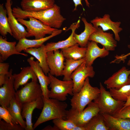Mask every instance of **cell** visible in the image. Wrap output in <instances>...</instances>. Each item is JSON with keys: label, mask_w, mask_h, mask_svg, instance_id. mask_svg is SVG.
Here are the masks:
<instances>
[{"label": "cell", "mask_w": 130, "mask_h": 130, "mask_svg": "<svg viewBox=\"0 0 130 130\" xmlns=\"http://www.w3.org/2000/svg\"><path fill=\"white\" fill-rule=\"evenodd\" d=\"M50 83L49 87L51 88L49 95V98L56 99L64 101L67 99L69 94L73 96V84L72 79L68 80H61L49 73Z\"/></svg>", "instance_id": "cell-5"}, {"label": "cell", "mask_w": 130, "mask_h": 130, "mask_svg": "<svg viewBox=\"0 0 130 130\" xmlns=\"http://www.w3.org/2000/svg\"><path fill=\"white\" fill-rule=\"evenodd\" d=\"M12 4L11 0H6L5 7L7 11V20L12 36L19 41L22 38H26L27 32L23 25L13 15L11 7Z\"/></svg>", "instance_id": "cell-12"}, {"label": "cell", "mask_w": 130, "mask_h": 130, "mask_svg": "<svg viewBox=\"0 0 130 130\" xmlns=\"http://www.w3.org/2000/svg\"><path fill=\"white\" fill-rule=\"evenodd\" d=\"M54 125L59 130H72L76 125L71 120L57 118L53 120Z\"/></svg>", "instance_id": "cell-33"}, {"label": "cell", "mask_w": 130, "mask_h": 130, "mask_svg": "<svg viewBox=\"0 0 130 130\" xmlns=\"http://www.w3.org/2000/svg\"><path fill=\"white\" fill-rule=\"evenodd\" d=\"M27 18L29 19L28 20L17 18L20 23L26 27L27 32L26 38L34 37L36 39H41L46 37L47 34H51L57 29L45 25L33 17H29Z\"/></svg>", "instance_id": "cell-6"}, {"label": "cell", "mask_w": 130, "mask_h": 130, "mask_svg": "<svg viewBox=\"0 0 130 130\" xmlns=\"http://www.w3.org/2000/svg\"><path fill=\"white\" fill-rule=\"evenodd\" d=\"M84 127L86 130H109L103 116L99 113L94 117Z\"/></svg>", "instance_id": "cell-30"}, {"label": "cell", "mask_w": 130, "mask_h": 130, "mask_svg": "<svg viewBox=\"0 0 130 130\" xmlns=\"http://www.w3.org/2000/svg\"><path fill=\"white\" fill-rule=\"evenodd\" d=\"M7 11L4 7L3 4H0V33L4 37L9 33L12 36L13 34L10 28L8 20Z\"/></svg>", "instance_id": "cell-31"}, {"label": "cell", "mask_w": 130, "mask_h": 130, "mask_svg": "<svg viewBox=\"0 0 130 130\" xmlns=\"http://www.w3.org/2000/svg\"><path fill=\"white\" fill-rule=\"evenodd\" d=\"M74 3L75 8L74 11H75L76 10L78 6L80 5L83 6L82 3V0H72ZM86 3V6L88 7H90V4L88 0H84Z\"/></svg>", "instance_id": "cell-38"}, {"label": "cell", "mask_w": 130, "mask_h": 130, "mask_svg": "<svg viewBox=\"0 0 130 130\" xmlns=\"http://www.w3.org/2000/svg\"><path fill=\"white\" fill-rule=\"evenodd\" d=\"M111 130H130V118H117L106 114H101Z\"/></svg>", "instance_id": "cell-24"}, {"label": "cell", "mask_w": 130, "mask_h": 130, "mask_svg": "<svg viewBox=\"0 0 130 130\" xmlns=\"http://www.w3.org/2000/svg\"><path fill=\"white\" fill-rule=\"evenodd\" d=\"M15 98L21 105L24 103L36 100L43 96L42 91L38 81L27 83L16 91Z\"/></svg>", "instance_id": "cell-8"}, {"label": "cell", "mask_w": 130, "mask_h": 130, "mask_svg": "<svg viewBox=\"0 0 130 130\" xmlns=\"http://www.w3.org/2000/svg\"><path fill=\"white\" fill-rule=\"evenodd\" d=\"M94 26L96 28L100 27L105 32L108 30L112 31L115 35V39L119 41L120 38L119 33L123 30L120 27L121 23L120 21L114 22L110 19V15L105 14L102 18L98 16L91 21Z\"/></svg>", "instance_id": "cell-11"}, {"label": "cell", "mask_w": 130, "mask_h": 130, "mask_svg": "<svg viewBox=\"0 0 130 130\" xmlns=\"http://www.w3.org/2000/svg\"><path fill=\"white\" fill-rule=\"evenodd\" d=\"M35 101L23 104L21 114L23 119L25 118L26 125V130H33L32 123V115L34 109H42L44 102L42 97Z\"/></svg>", "instance_id": "cell-17"}, {"label": "cell", "mask_w": 130, "mask_h": 130, "mask_svg": "<svg viewBox=\"0 0 130 130\" xmlns=\"http://www.w3.org/2000/svg\"><path fill=\"white\" fill-rule=\"evenodd\" d=\"M130 70L123 66L105 80L104 84L108 89H119L125 85L130 84Z\"/></svg>", "instance_id": "cell-13"}, {"label": "cell", "mask_w": 130, "mask_h": 130, "mask_svg": "<svg viewBox=\"0 0 130 130\" xmlns=\"http://www.w3.org/2000/svg\"><path fill=\"white\" fill-rule=\"evenodd\" d=\"M96 31L90 36L89 41H93L100 43L107 50L114 51L117 46V41L110 32L103 31L100 27L96 28Z\"/></svg>", "instance_id": "cell-15"}, {"label": "cell", "mask_w": 130, "mask_h": 130, "mask_svg": "<svg viewBox=\"0 0 130 130\" xmlns=\"http://www.w3.org/2000/svg\"><path fill=\"white\" fill-rule=\"evenodd\" d=\"M100 93V89L91 86L89 77H87L80 91L74 93L70 99L71 108L81 112L87 105L98 97Z\"/></svg>", "instance_id": "cell-3"}, {"label": "cell", "mask_w": 130, "mask_h": 130, "mask_svg": "<svg viewBox=\"0 0 130 130\" xmlns=\"http://www.w3.org/2000/svg\"><path fill=\"white\" fill-rule=\"evenodd\" d=\"M129 105H130V96L128 98L127 100L125 102V103L122 108H124L126 106Z\"/></svg>", "instance_id": "cell-42"}, {"label": "cell", "mask_w": 130, "mask_h": 130, "mask_svg": "<svg viewBox=\"0 0 130 130\" xmlns=\"http://www.w3.org/2000/svg\"><path fill=\"white\" fill-rule=\"evenodd\" d=\"M11 69L6 76L5 83L0 88V104L6 108L11 100L15 97L16 91L14 87V80Z\"/></svg>", "instance_id": "cell-10"}, {"label": "cell", "mask_w": 130, "mask_h": 130, "mask_svg": "<svg viewBox=\"0 0 130 130\" xmlns=\"http://www.w3.org/2000/svg\"><path fill=\"white\" fill-rule=\"evenodd\" d=\"M25 129L19 124H13L0 120V130H23Z\"/></svg>", "instance_id": "cell-36"}, {"label": "cell", "mask_w": 130, "mask_h": 130, "mask_svg": "<svg viewBox=\"0 0 130 130\" xmlns=\"http://www.w3.org/2000/svg\"><path fill=\"white\" fill-rule=\"evenodd\" d=\"M99 112L97 104L92 101L81 112H78L72 108L67 110L66 119L71 120L76 126L84 127Z\"/></svg>", "instance_id": "cell-7"}, {"label": "cell", "mask_w": 130, "mask_h": 130, "mask_svg": "<svg viewBox=\"0 0 130 130\" xmlns=\"http://www.w3.org/2000/svg\"><path fill=\"white\" fill-rule=\"evenodd\" d=\"M130 78V75L129 76ZM109 91L112 97L115 99L126 102L130 96V84L125 85L120 89H109Z\"/></svg>", "instance_id": "cell-32"}, {"label": "cell", "mask_w": 130, "mask_h": 130, "mask_svg": "<svg viewBox=\"0 0 130 130\" xmlns=\"http://www.w3.org/2000/svg\"><path fill=\"white\" fill-rule=\"evenodd\" d=\"M17 44L15 41H8L6 37L0 36V62L6 60L10 56L14 54L28 56L27 54L19 52L17 50L16 47Z\"/></svg>", "instance_id": "cell-22"}, {"label": "cell", "mask_w": 130, "mask_h": 130, "mask_svg": "<svg viewBox=\"0 0 130 130\" xmlns=\"http://www.w3.org/2000/svg\"><path fill=\"white\" fill-rule=\"evenodd\" d=\"M99 86L100 93L94 102L99 107L100 113L113 116L121 109L125 102L114 99L109 91L106 90L101 82L99 83Z\"/></svg>", "instance_id": "cell-4"}, {"label": "cell", "mask_w": 130, "mask_h": 130, "mask_svg": "<svg viewBox=\"0 0 130 130\" xmlns=\"http://www.w3.org/2000/svg\"><path fill=\"white\" fill-rule=\"evenodd\" d=\"M85 58L87 66H92L94 61L97 58H103L108 56L109 51L103 46L100 48L97 43L93 41H89L87 46Z\"/></svg>", "instance_id": "cell-19"}, {"label": "cell", "mask_w": 130, "mask_h": 130, "mask_svg": "<svg viewBox=\"0 0 130 130\" xmlns=\"http://www.w3.org/2000/svg\"><path fill=\"white\" fill-rule=\"evenodd\" d=\"M44 102L42 111L33 126L34 130L42 123L55 118L66 119L68 105L65 102L56 99H46L42 97Z\"/></svg>", "instance_id": "cell-2"}, {"label": "cell", "mask_w": 130, "mask_h": 130, "mask_svg": "<svg viewBox=\"0 0 130 130\" xmlns=\"http://www.w3.org/2000/svg\"><path fill=\"white\" fill-rule=\"evenodd\" d=\"M27 61L35 73L42 91L43 96L45 98H49V95L50 92L48 86L50 83L49 76L46 75L38 60L35 61L34 57H31L28 58Z\"/></svg>", "instance_id": "cell-16"}, {"label": "cell", "mask_w": 130, "mask_h": 130, "mask_svg": "<svg viewBox=\"0 0 130 130\" xmlns=\"http://www.w3.org/2000/svg\"><path fill=\"white\" fill-rule=\"evenodd\" d=\"M9 63L1 62L0 63V86H2L6 81V76L9 72Z\"/></svg>", "instance_id": "cell-34"}, {"label": "cell", "mask_w": 130, "mask_h": 130, "mask_svg": "<svg viewBox=\"0 0 130 130\" xmlns=\"http://www.w3.org/2000/svg\"><path fill=\"white\" fill-rule=\"evenodd\" d=\"M12 13L16 18L25 19L29 17H33L46 25L58 29L66 20L61 14L60 7L55 4L52 7L37 12L25 11L17 6L12 9Z\"/></svg>", "instance_id": "cell-1"}, {"label": "cell", "mask_w": 130, "mask_h": 130, "mask_svg": "<svg viewBox=\"0 0 130 130\" xmlns=\"http://www.w3.org/2000/svg\"><path fill=\"white\" fill-rule=\"evenodd\" d=\"M113 116L117 118H130V105L122 108Z\"/></svg>", "instance_id": "cell-37"}, {"label": "cell", "mask_w": 130, "mask_h": 130, "mask_svg": "<svg viewBox=\"0 0 130 130\" xmlns=\"http://www.w3.org/2000/svg\"><path fill=\"white\" fill-rule=\"evenodd\" d=\"M95 72L92 66H87L85 61L81 64L72 73L71 78L73 84V93L79 92L88 77L93 78Z\"/></svg>", "instance_id": "cell-9"}, {"label": "cell", "mask_w": 130, "mask_h": 130, "mask_svg": "<svg viewBox=\"0 0 130 130\" xmlns=\"http://www.w3.org/2000/svg\"><path fill=\"white\" fill-rule=\"evenodd\" d=\"M6 108L16 123L19 124L25 130L26 125L22 115V105L17 102L15 97L11 100Z\"/></svg>", "instance_id": "cell-27"}, {"label": "cell", "mask_w": 130, "mask_h": 130, "mask_svg": "<svg viewBox=\"0 0 130 130\" xmlns=\"http://www.w3.org/2000/svg\"><path fill=\"white\" fill-rule=\"evenodd\" d=\"M43 130H59L58 128L54 125L53 126L48 125L42 129Z\"/></svg>", "instance_id": "cell-39"}, {"label": "cell", "mask_w": 130, "mask_h": 130, "mask_svg": "<svg viewBox=\"0 0 130 130\" xmlns=\"http://www.w3.org/2000/svg\"><path fill=\"white\" fill-rule=\"evenodd\" d=\"M128 48L130 49V44L128 45ZM129 56H130V58L127 63V65H128L130 66V52L126 54H123L122 55V57L125 59H126L127 58V57Z\"/></svg>", "instance_id": "cell-40"}, {"label": "cell", "mask_w": 130, "mask_h": 130, "mask_svg": "<svg viewBox=\"0 0 130 130\" xmlns=\"http://www.w3.org/2000/svg\"><path fill=\"white\" fill-rule=\"evenodd\" d=\"M86 50V47H79L76 43L61 51L65 58L76 60L85 58Z\"/></svg>", "instance_id": "cell-28"}, {"label": "cell", "mask_w": 130, "mask_h": 130, "mask_svg": "<svg viewBox=\"0 0 130 130\" xmlns=\"http://www.w3.org/2000/svg\"><path fill=\"white\" fill-rule=\"evenodd\" d=\"M47 62L50 69L49 73L56 77L62 76L64 67L65 58L61 51L59 50L47 52Z\"/></svg>", "instance_id": "cell-14"}, {"label": "cell", "mask_w": 130, "mask_h": 130, "mask_svg": "<svg viewBox=\"0 0 130 130\" xmlns=\"http://www.w3.org/2000/svg\"><path fill=\"white\" fill-rule=\"evenodd\" d=\"M13 76L14 80V88L16 91L20 86L27 83L30 79L38 81L36 75L30 66L23 67L19 73L14 74Z\"/></svg>", "instance_id": "cell-23"}, {"label": "cell", "mask_w": 130, "mask_h": 130, "mask_svg": "<svg viewBox=\"0 0 130 130\" xmlns=\"http://www.w3.org/2000/svg\"><path fill=\"white\" fill-rule=\"evenodd\" d=\"M80 20L79 19L77 22L71 24L66 30V31L70 30H72L71 34L67 39L57 42H51L47 43L45 46L46 52L66 48L77 43L74 39L73 35L76 30L80 27Z\"/></svg>", "instance_id": "cell-18"}, {"label": "cell", "mask_w": 130, "mask_h": 130, "mask_svg": "<svg viewBox=\"0 0 130 130\" xmlns=\"http://www.w3.org/2000/svg\"><path fill=\"white\" fill-rule=\"evenodd\" d=\"M62 32L61 30L57 29L49 36L39 39H29L26 38H22L17 44L16 49L19 52H21L28 48L39 47L49 39L60 34Z\"/></svg>", "instance_id": "cell-20"}, {"label": "cell", "mask_w": 130, "mask_h": 130, "mask_svg": "<svg viewBox=\"0 0 130 130\" xmlns=\"http://www.w3.org/2000/svg\"><path fill=\"white\" fill-rule=\"evenodd\" d=\"M2 119L6 122L12 124H16L7 108L1 106L0 107V120Z\"/></svg>", "instance_id": "cell-35"}, {"label": "cell", "mask_w": 130, "mask_h": 130, "mask_svg": "<svg viewBox=\"0 0 130 130\" xmlns=\"http://www.w3.org/2000/svg\"><path fill=\"white\" fill-rule=\"evenodd\" d=\"M72 130H86L84 127L76 126L74 127Z\"/></svg>", "instance_id": "cell-41"}, {"label": "cell", "mask_w": 130, "mask_h": 130, "mask_svg": "<svg viewBox=\"0 0 130 130\" xmlns=\"http://www.w3.org/2000/svg\"><path fill=\"white\" fill-rule=\"evenodd\" d=\"M43 44L38 48H31L25 49L23 51L33 56L39 62V65L44 72L47 75L49 72L50 69L47 62V52Z\"/></svg>", "instance_id": "cell-25"}, {"label": "cell", "mask_w": 130, "mask_h": 130, "mask_svg": "<svg viewBox=\"0 0 130 130\" xmlns=\"http://www.w3.org/2000/svg\"><path fill=\"white\" fill-rule=\"evenodd\" d=\"M54 0H21V8L25 11L37 12L50 8L55 4Z\"/></svg>", "instance_id": "cell-21"}, {"label": "cell", "mask_w": 130, "mask_h": 130, "mask_svg": "<svg viewBox=\"0 0 130 130\" xmlns=\"http://www.w3.org/2000/svg\"><path fill=\"white\" fill-rule=\"evenodd\" d=\"M85 60V58L76 60L65 58L62 73V76H64L63 80H71V76L72 73Z\"/></svg>", "instance_id": "cell-29"}, {"label": "cell", "mask_w": 130, "mask_h": 130, "mask_svg": "<svg viewBox=\"0 0 130 130\" xmlns=\"http://www.w3.org/2000/svg\"><path fill=\"white\" fill-rule=\"evenodd\" d=\"M81 20L84 24V29L80 34H76L75 32L73 38L76 43L80 47H86L90 36L96 31L97 28L91 23L88 22L85 18H82Z\"/></svg>", "instance_id": "cell-26"}]
</instances>
